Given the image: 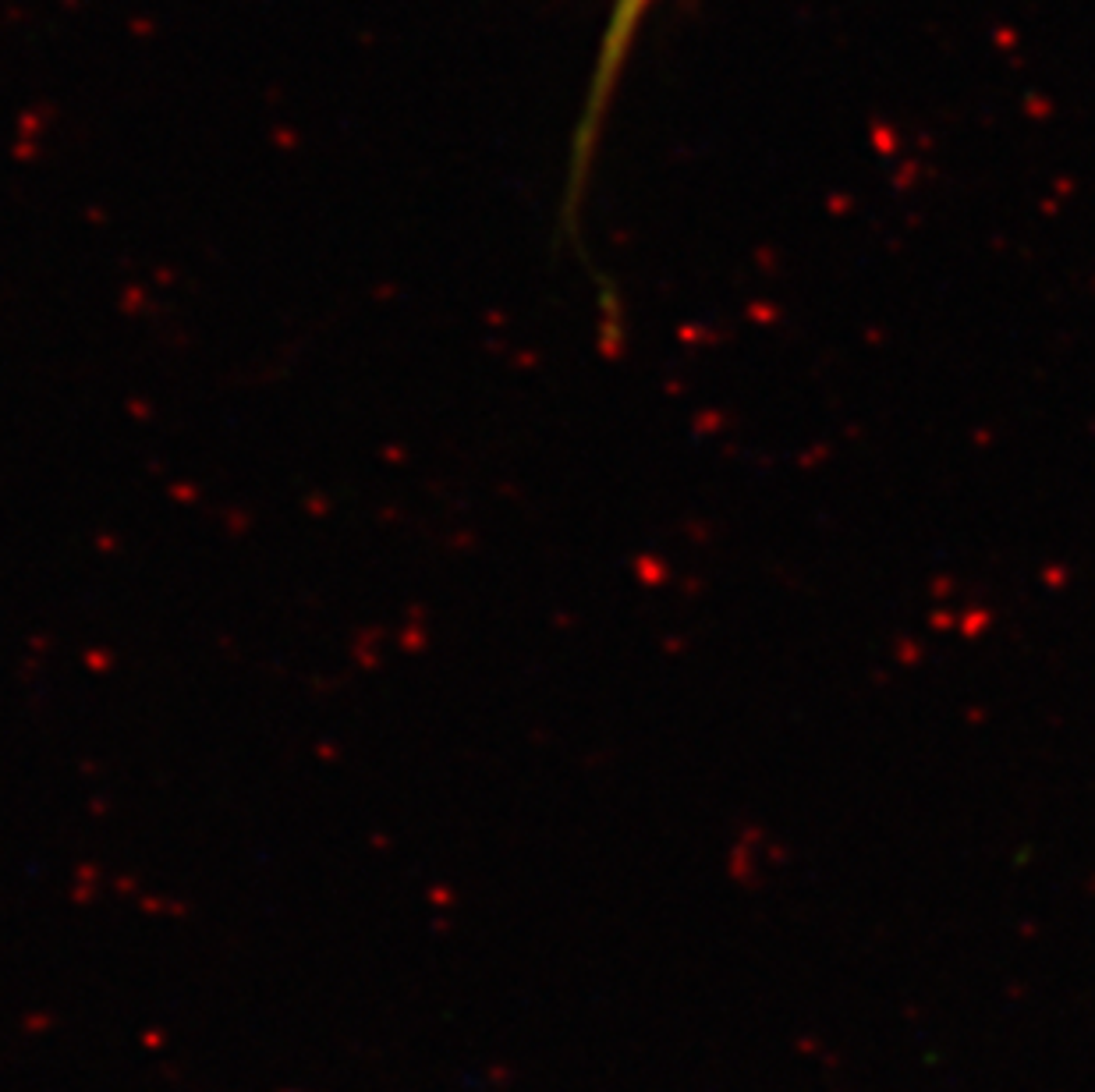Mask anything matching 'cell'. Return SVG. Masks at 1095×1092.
<instances>
[{
  "mask_svg": "<svg viewBox=\"0 0 1095 1092\" xmlns=\"http://www.w3.org/2000/svg\"><path fill=\"white\" fill-rule=\"evenodd\" d=\"M649 0H617L614 4V18H610V29H606V40H603V58H599V78H596V93H592V114L585 121V135H581V149L578 157L585 160V146L592 139V124L599 121V111H603V100L610 93V82L617 78V68L628 54V43L634 36V25L638 18L645 14Z\"/></svg>",
  "mask_w": 1095,
  "mask_h": 1092,
  "instance_id": "cell-1",
  "label": "cell"
}]
</instances>
